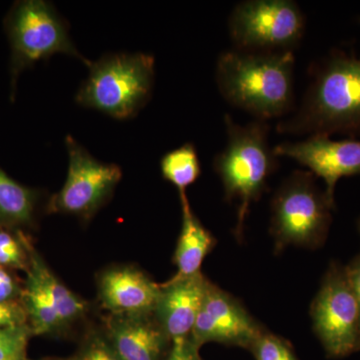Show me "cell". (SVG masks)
Returning <instances> with one entry per match:
<instances>
[{
  "label": "cell",
  "mask_w": 360,
  "mask_h": 360,
  "mask_svg": "<svg viewBox=\"0 0 360 360\" xmlns=\"http://www.w3.org/2000/svg\"><path fill=\"white\" fill-rule=\"evenodd\" d=\"M279 134H360V51L333 52L315 75L295 115Z\"/></svg>",
  "instance_id": "6da1fadb"
},
{
  "label": "cell",
  "mask_w": 360,
  "mask_h": 360,
  "mask_svg": "<svg viewBox=\"0 0 360 360\" xmlns=\"http://www.w3.org/2000/svg\"><path fill=\"white\" fill-rule=\"evenodd\" d=\"M293 68L292 51H226L217 60V86L232 105L265 122L290 110Z\"/></svg>",
  "instance_id": "7a4b0ae2"
},
{
  "label": "cell",
  "mask_w": 360,
  "mask_h": 360,
  "mask_svg": "<svg viewBox=\"0 0 360 360\" xmlns=\"http://www.w3.org/2000/svg\"><path fill=\"white\" fill-rule=\"evenodd\" d=\"M227 142L215 155L213 167L224 186L225 200L236 203L238 220L234 234L243 238L250 206L267 188V181L277 167V156L269 143V125L264 120L238 124L225 115Z\"/></svg>",
  "instance_id": "3957f363"
},
{
  "label": "cell",
  "mask_w": 360,
  "mask_h": 360,
  "mask_svg": "<svg viewBox=\"0 0 360 360\" xmlns=\"http://www.w3.org/2000/svg\"><path fill=\"white\" fill-rule=\"evenodd\" d=\"M155 60L143 52L108 53L89 66L75 103L118 120L134 117L153 94Z\"/></svg>",
  "instance_id": "277c9868"
},
{
  "label": "cell",
  "mask_w": 360,
  "mask_h": 360,
  "mask_svg": "<svg viewBox=\"0 0 360 360\" xmlns=\"http://www.w3.org/2000/svg\"><path fill=\"white\" fill-rule=\"evenodd\" d=\"M335 210L309 172H293L284 180L271 202L270 233L276 253L288 246L315 250L328 238L331 210Z\"/></svg>",
  "instance_id": "5b68a950"
},
{
  "label": "cell",
  "mask_w": 360,
  "mask_h": 360,
  "mask_svg": "<svg viewBox=\"0 0 360 360\" xmlns=\"http://www.w3.org/2000/svg\"><path fill=\"white\" fill-rule=\"evenodd\" d=\"M305 20L291 0H250L229 18L231 39L239 51L288 52L302 39Z\"/></svg>",
  "instance_id": "8992f818"
},
{
  "label": "cell",
  "mask_w": 360,
  "mask_h": 360,
  "mask_svg": "<svg viewBox=\"0 0 360 360\" xmlns=\"http://www.w3.org/2000/svg\"><path fill=\"white\" fill-rule=\"evenodd\" d=\"M314 330L333 359L360 350V311L345 266L331 262L310 307Z\"/></svg>",
  "instance_id": "52a82bcc"
},
{
  "label": "cell",
  "mask_w": 360,
  "mask_h": 360,
  "mask_svg": "<svg viewBox=\"0 0 360 360\" xmlns=\"http://www.w3.org/2000/svg\"><path fill=\"white\" fill-rule=\"evenodd\" d=\"M8 32L18 68L58 53L79 59L87 68L91 65L75 47L68 23L51 2L25 0L16 4L9 16Z\"/></svg>",
  "instance_id": "ba28073f"
},
{
  "label": "cell",
  "mask_w": 360,
  "mask_h": 360,
  "mask_svg": "<svg viewBox=\"0 0 360 360\" xmlns=\"http://www.w3.org/2000/svg\"><path fill=\"white\" fill-rule=\"evenodd\" d=\"M65 146L68 176L63 188L51 196L47 210L87 221L110 200L122 170L115 163L97 160L71 135L65 137Z\"/></svg>",
  "instance_id": "9c48e42d"
},
{
  "label": "cell",
  "mask_w": 360,
  "mask_h": 360,
  "mask_svg": "<svg viewBox=\"0 0 360 360\" xmlns=\"http://www.w3.org/2000/svg\"><path fill=\"white\" fill-rule=\"evenodd\" d=\"M265 330L243 303L210 281L191 338L200 348L217 342L251 350Z\"/></svg>",
  "instance_id": "30bf717a"
},
{
  "label": "cell",
  "mask_w": 360,
  "mask_h": 360,
  "mask_svg": "<svg viewBox=\"0 0 360 360\" xmlns=\"http://www.w3.org/2000/svg\"><path fill=\"white\" fill-rule=\"evenodd\" d=\"M276 156H286L307 167L326 184V198L335 207V191L341 177L360 175V141H333L328 135H310L298 142L274 146Z\"/></svg>",
  "instance_id": "8fae6325"
},
{
  "label": "cell",
  "mask_w": 360,
  "mask_h": 360,
  "mask_svg": "<svg viewBox=\"0 0 360 360\" xmlns=\"http://www.w3.org/2000/svg\"><path fill=\"white\" fill-rule=\"evenodd\" d=\"M160 284L135 266L111 267L97 279L99 302L116 315H153L160 295Z\"/></svg>",
  "instance_id": "7c38bea8"
},
{
  "label": "cell",
  "mask_w": 360,
  "mask_h": 360,
  "mask_svg": "<svg viewBox=\"0 0 360 360\" xmlns=\"http://www.w3.org/2000/svg\"><path fill=\"white\" fill-rule=\"evenodd\" d=\"M210 279L202 272L162 284L153 316L172 341L191 338Z\"/></svg>",
  "instance_id": "4fadbf2b"
},
{
  "label": "cell",
  "mask_w": 360,
  "mask_h": 360,
  "mask_svg": "<svg viewBox=\"0 0 360 360\" xmlns=\"http://www.w3.org/2000/svg\"><path fill=\"white\" fill-rule=\"evenodd\" d=\"M104 335L120 360H160L172 345L153 314H110Z\"/></svg>",
  "instance_id": "5bb4252c"
},
{
  "label": "cell",
  "mask_w": 360,
  "mask_h": 360,
  "mask_svg": "<svg viewBox=\"0 0 360 360\" xmlns=\"http://www.w3.org/2000/svg\"><path fill=\"white\" fill-rule=\"evenodd\" d=\"M182 208V225L174 262L177 272L175 277H188L200 274L205 257L217 245V239L194 214L186 191H179Z\"/></svg>",
  "instance_id": "9a60e30c"
},
{
  "label": "cell",
  "mask_w": 360,
  "mask_h": 360,
  "mask_svg": "<svg viewBox=\"0 0 360 360\" xmlns=\"http://www.w3.org/2000/svg\"><path fill=\"white\" fill-rule=\"evenodd\" d=\"M26 245L30 255L27 269L37 277L44 286L65 328L82 319L89 311L86 302L66 288L60 279L54 276L51 269L45 264L39 253L27 243Z\"/></svg>",
  "instance_id": "2e32d148"
},
{
  "label": "cell",
  "mask_w": 360,
  "mask_h": 360,
  "mask_svg": "<svg viewBox=\"0 0 360 360\" xmlns=\"http://www.w3.org/2000/svg\"><path fill=\"white\" fill-rule=\"evenodd\" d=\"M21 297L33 335H54L65 328L51 297L37 277L30 270Z\"/></svg>",
  "instance_id": "e0dca14e"
},
{
  "label": "cell",
  "mask_w": 360,
  "mask_h": 360,
  "mask_svg": "<svg viewBox=\"0 0 360 360\" xmlns=\"http://www.w3.org/2000/svg\"><path fill=\"white\" fill-rule=\"evenodd\" d=\"M37 193L11 179L0 169V219L13 224L32 221Z\"/></svg>",
  "instance_id": "ac0fdd59"
},
{
  "label": "cell",
  "mask_w": 360,
  "mask_h": 360,
  "mask_svg": "<svg viewBox=\"0 0 360 360\" xmlns=\"http://www.w3.org/2000/svg\"><path fill=\"white\" fill-rule=\"evenodd\" d=\"M163 179L174 184L179 191L186 189L198 180L201 167L198 151L193 143H186L169 151L160 160Z\"/></svg>",
  "instance_id": "d6986e66"
},
{
  "label": "cell",
  "mask_w": 360,
  "mask_h": 360,
  "mask_svg": "<svg viewBox=\"0 0 360 360\" xmlns=\"http://www.w3.org/2000/svg\"><path fill=\"white\" fill-rule=\"evenodd\" d=\"M251 352L257 360H298L288 341L266 330L255 341Z\"/></svg>",
  "instance_id": "ffe728a7"
},
{
  "label": "cell",
  "mask_w": 360,
  "mask_h": 360,
  "mask_svg": "<svg viewBox=\"0 0 360 360\" xmlns=\"http://www.w3.org/2000/svg\"><path fill=\"white\" fill-rule=\"evenodd\" d=\"M32 335L27 324L0 328V360L23 359L28 338Z\"/></svg>",
  "instance_id": "44dd1931"
},
{
  "label": "cell",
  "mask_w": 360,
  "mask_h": 360,
  "mask_svg": "<svg viewBox=\"0 0 360 360\" xmlns=\"http://www.w3.org/2000/svg\"><path fill=\"white\" fill-rule=\"evenodd\" d=\"M25 248L8 232L0 231V266L28 269Z\"/></svg>",
  "instance_id": "7402d4cb"
},
{
  "label": "cell",
  "mask_w": 360,
  "mask_h": 360,
  "mask_svg": "<svg viewBox=\"0 0 360 360\" xmlns=\"http://www.w3.org/2000/svg\"><path fill=\"white\" fill-rule=\"evenodd\" d=\"M78 360H120L105 335L92 333L85 340Z\"/></svg>",
  "instance_id": "603a6c76"
},
{
  "label": "cell",
  "mask_w": 360,
  "mask_h": 360,
  "mask_svg": "<svg viewBox=\"0 0 360 360\" xmlns=\"http://www.w3.org/2000/svg\"><path fill=\"white\" fill-rule=\"evenodd\" d=\"M27 314L22 303L0 302V328L25 326Z\"/></svg>",
  "instance_id": "cb8c5ba5"
},
{
  "label": "cell",
  "mask_w": 360,
  "mask_h": 360,
  "mask_svg": "<svg viewBox=\"0 0 360 360\" xmlns=\"http://www.w3.org/2000/svg\"><path fill=\"white\" fill-rule=\"evenodd\" d=\"M200 347L194 345L191 338L176 340L172 342L167 360H201Z\"/></svg>",
  "instance_id": "d4e9b609"
},
{
  "label": "cell",
  "mask_w": 360,
  "mask_h": 360,
  "mask_svg": "<svg viewBox=\"0 0 360 360\" xmlns=\"http://www.w3.org/2000/svg\"><path fill=\"white\" fill-rule=\"evenodd\" d=\"M21 293L18 283L11 274L0 266V302H14V298L21 295Z\"/></svg>",
  "instance_id": "484cf974"
},
{
  "label": "cell",
  "mask_w": 360,
  "mask_h": 360,
  "mask_svg": "<svg viewBox=\"0 0 360 360\" xmlns=\"http://www.w3.org/2000/svg\"><path fill=\"white\" fill-rule=\"evenodd\" d=\"M345 270L356 296L360 311V253L345 266Z\"/></svg>",
  "instance_id": "4316f807"
},
{
  "label": "cell",
  "mask_w": 360,
  "mask_h": 360,
  "mask_svg": "<svg viewBox=\"0 0 360 360\" xmlns=\"http://www.w3.org/2000/svg\"><path fill=\"white\" fill-rule=\"evenodd\" d=\"M357 229H359V231L360 233V217H359V221H357Z\"/></svg>",
  "instance_id": "83f0119b"
},
{
  "label": "cell",
  "mask_w": 360,
  "mask_h": 360,
  "mask_svg": "<svg viewBox=\"0 0 360 360\" xmlns=\"http://www.w3.org/2000/svg\"><path fill=\"white\" fill-rule=\"evenodd\" d=\"M14 360H23V359H14Z\"/></svg>",
  "instance_id": "f1b7e54d"
}]
</instances>
